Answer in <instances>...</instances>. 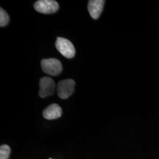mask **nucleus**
Returning a JSON list of instances; mask_svg holds the SVG:
<instances>
[{"mask_svg": "<svg viewBox=\"0 0 159 159\" xmlns=\"http://www.w3.org/2000/svg\"><path fill=\"white\" fill-rule=\"evenodd\" d=\"M56 88L54 80L49 77H44L40 79L39 96L46 98L53 94Z\"/></svg>", "mask_w": 159, "mask_h": 159, "instance_id": "obj_5", "label": "nucleus"}, {"mask_svg": "<svg viewBox=\"0 0 159 159\" xmlns=\"http://www.w3.org/2000/svg\"><path fill=\"white\" fill-rule=\"evenodd\" d=\"M9 16L7 12L2 9V8H0V26L4 27L6 26L9 22Z\"/></svg>", "mask_w": 159, "mask_h": 159, "instance_id": "obj_8", "label": "nucleus"}, {"mask_svg": "<svg viewBox=\"0 0 159 159\" xmlns=\"http://www.w3.org/2000/svg\"><path fill=\"white\" fill-rule=\"evenodd\" d=\"M51 159V158H50V159Z\"/></svg>", "mask_w": 159, "mask_h": 159, "instance_id": "obj_10", "label": "nucleus"}, {"mask_svg": "<svg viewBox=\"0 0 159 159\" xmlns=\"http://www.w3.org/2000/svg\"><path fill=\"white\" fill-rule=\"evenodd\" d=\"M56 47L64 57L70 59L74 57L75 50L72 43L63 37H58L56 42Z\"/></svg>", "mask_w": 159, "mask_h": 159, "instance_id": "obj_2", "label": "nucleus"}, {"mask_svg": "<svg viewBox=\"0 0 159 159\" xmlns=\"http://www.w3.org/2000/svg\"><path fill=\"white\" fill-rule=\"evenodd\" d=\"M41 66L45 73L52 76L59 75L63 70L61 63L56 58L43 59L41 60Z\"/></svg>", "mask_w": 159, "mask_h": 159, "instance_id": "obj_1", "label": "nucleus"}, {"mask_svg": "<svg viewBox=\"0 0 159 159\" xmlns=\"http://www.w3.org/2000/svg\"><path fill=\"white\" fill-rule=\"evenodd\" d=\"M104 0H90L88 3V10L92 18L98 19L102 13L105 4Z\"/></svg>", "mask_w": 159, "mask_h": 159, "instance_id": "obj_6", "label": "nucleus"}, {"mask_svg": "<svg viewBox=\"0 0 159 159\" xmlns=\"http://www.w3.org/2000/svg\"><path fill=\"white\" fill-rule=\"evenodd\" d=\"M43 114L46 119H56L61 116L62 109L57 104H52L43 111Z\"/></svg>", "mask_w": 159, "mask_h": 159, "instance_id": "obj_7", "label": "nucleus"}, {"mask_svg": "<svg viewBox=\"0 0 159 159\" xmlns=\"http://www.w3.org/2000/svg\"><path fill=\"white\" fill-rule=\"evenodd\" d=\"M75 83L73 80H61L57 84V94L60 98L66 99L74 93Z\"/></svg>", "mask_w": 159, "mask_h": 159, "instance_id": "obj_4", "label": "nucleus"}, {"mask_svg": "<svg viewBox=\"0 0 159 159\" xmlns=\"http://www.w3.org/2000/svg\"><path fill=\"white\" fill-rule=\"evenodd\" d=\"M34 9L43 14H53L59 9V5L57 1L53 0H39L35 2Z\"/></svg>", "mask_w": 159, "mask_h": 159, "instance_id": "obj_3", "label": "nucleus"}, {"mask_svg": "<svg viewBox=\"0 0 159 159\" xmlns=\"http://www.w3.org/2000/svg\"><path fill=\"white\" fill-rule=\"evenodd\" d=\"M10 152L11 150L8 146L2 145L0 148V159H8Z\"/></svg>", "mask_w": 159, "mask_h": 159, "instance_id": "obj_9", "label": "nucleus"}]
</instances>
